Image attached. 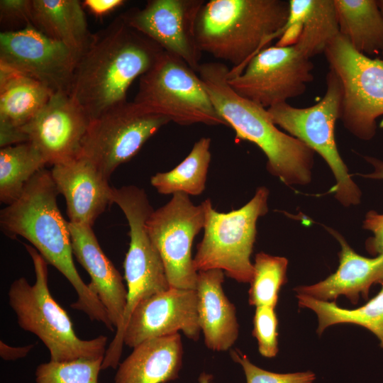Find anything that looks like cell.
<instances>
[{"label": "cell", "mask_w": 383, "mask_h": 383, "mask_svg": "<svg viewBox=\"0 0 383 383\" xmlns=\"http://www.w3.org/2000/svg\"><path fill=\"white\" fill-rule=\"evenodd\" d=\"M123 0H85L82 4L96 16H101L124 4Z\"/></svg>", "instance_id": "e575fe53"}, {"label": "cell", "mask_w": 383, "mask_h": 383, "mask_svg": "<svg viewBox=\"0 0 383 383\" xmlns=\"http://www.w3.org/2000/svg\"><path fill=\"white\" fill-rule=\"evenodd\" d=\"M211 139L203 137L193 145L189 155L174 169L157 172L150 183L162 194L184 193L196 196L205 189L211 162Z\"/></svg>", "instance_id": "4316f807"}, {"label": "cell", "mask_w": 383, "mask_h": 383, "mask_svg": "<svg viewBox=\"0 0 383 383\" xmlns=\"http://www.w3.org/2000/svg\"><path fill=\"white\" fill-rule=\"evenodd\" d=\"M163 51L118 16L93 35L80 55L70 95L91 121L127 101L131 84L152 67Z\"/></svg>", "instance_id": "7a4b0ae2"}, {"label": "cell", "mask_w": 383, "mask_h": 383, "mask_svg": "<svg viewBox=\"0 0 383 383\" xmlns=\"http://www.w3.org/2000/svg\"><path fill=\"white\" fill-rule=\"evenodd\" d=\"M287 266L286 257L262 252L256 254L248 292L250 305L276 307L279 290L287 281Z\"/></svg>", "instance_id": "f1b7e54d"}, {"label": "cell", "mask_w": 383, "mask_h": 383, "mask_svg": "<svg viewBox=\"0 0 383 383\" xmlns=\"http://www.w3.org/2000/svg\"><path fill=\"white\" fill-rule=\"evenodd\" d=\"M57 194L50 171L41 170L18 198L1 210V228L9 237L19 235L26 239L48 264L68 280L77 294L76 301L71 304L72 309L113 331L106 309L75 267L68 221L57 206Z\"/></svg>", "instance_id": "6da1fadb"}, {"label": "cell", "mask_w": 383, "mask_h": 383, "mask_svg": "<svg viewBox=\"0 0 383 383\" xmlns=\"http://www.w3.org/2000/svg\"><path fill=\"white\" fill-rule=\"evenodd\" d=\"M50 172L58 194L65 199L71 223L92 227L113 204L109 179L83 155L52 165Z\"/></svg>", "instance_id": "e0dca14e"}, {"label": "cell", "mask_w": 383, "mask_h": 383, "mask_svg": "<svg viewBox=\"0 0 383 383\" xmlns=\"http://www.w3.org/2000/svg\"><path fill=\"white\" fill-rule=\"evenodd\" d=\"M82 5L78 0H32L31 25L80 56L94 35Z\"/></svg>", "instance_id": "cb8c5ba5"}, {"label": "cell", "mask_w": 383, "mask_h": 383, "mask_svg": "<svg viewBox=\"0 0 383 383\" xmlns=\"http://www.w3.org/2000/svg\"><path fill=\"white\" fill-rule=\"evenodd\" d=\"M204 3L203 0H150L144 7L131 8L120 16L130 27L197 72L201 51L196 24Z\"/></svg>", "instance_id": "5bb4252c"}, {"label": "cell", "mask_w": 383, "mask_h": 383, "mask_svg": "<svg viewBox=\"0 0 383 383\" xmlns=\"http://www.w3.org/2000/svg\"><path fill=\"white\" fill-rule=\"evenodd\" d=\"M289 9L284 0L209 1L196 21L199 48L232 64L228 77L238 75L267 43L280 38Z\"/></svg>", "instance_id": "277c9868"}, {"label": "cell", "mask_w": 383, "mask_h": 383, "mask_svg": "<svg viewBox=\"0 0 383 383\" xmlns=\"http://www.w3.org/2000/svg\"><path fill=\"white\" fill-rule=\"evenodd\" d=\"M33 348L34 344L13 347L1 340L0 356L4 360H16L27 356Z\"/></svg>", "instance_id": "d590c367"}, {"label": "cell", "mask_w": 383, "mask_h": 383, "mask_svg": "<svg viewBox=\"0 0 383 383\" xmlns=\"http://www.w3.org/2000/svg\"><path fill=\"white\" fill-rule=\"evenodd\" d=\"M167 117L128 101L101 113L89 123L81 155L109 179L119 165L129 161L162 126Z\"/></svg>", "instance_id": "30bf717a"}, {"label": "cell", "mask_w": 383, "mask_h": 383, "mask_svg": "<svg viewBox=\"0 0 383 383\" xmlns=\"http://www.w3.org/2000/svg\"><path fill=\"white\" fill-rule=\"evenodd\" d=\"M48 162L30 142L0 150V201L9 205L22 193L29 181Z\"/></svg>", "instance_id": "83f0119b"}, {"label": "cell", "mask_w": 383, "mask_h": 383, "mask_svg": "<svg viewBox=\"0 0 383 383\" xmlns=\"http://www.w3.org/2000/svg\"><path fill=\"white\" fill-rule=\"evenodd\" d=\"M365 159L374 167V171L370 174H359V175L369 179H383V161L370 156H365Z\"/></svg>", "instance_id": "8d00e7d4"}, {"label": "cell", "mask_w": 383, "mask_h": 383, "mask_svg": "<svg viewBox=\"0 0 383 383\" xmlns=\"http://www.w3.org/2000/svg\"><path fill=\"white\" fill-rule=\"evenodd\" d=\"M133 101L179 125L227 126L197 72L165 51L140 77Z\"/></svg>", "instance_id": "ba28073f"}, {"label": "cell", "mask_w": 383, "mask_h": 383, "mask_svg": "<svg viewBox=\"0 0 383 383\" xmlns=\"http://www.w3.org/2000/svg\"><path fill=\"white\" fill-rule=\"evenodd\" d=\"M229 68L222 62L200 65V77L218 113L235 133V138L256 145L267 157V170L285 185L311 181L315 152L281 131L267 109L239 96L228 84Z\"/></svg>", "instance_id": "3957f363"}, {"label": "cell", "mask_w": 383, "mask_h": 383, "mask_svg": "<svg viewBox=\"0 0 383 383\" xmlns=\"http://www.w3.org/2000/svg\"><path fill=\"white\" fill-rule=\"evenodd\" d=\"M196 341L201 328L196 290L169 288L142 301L129 318L123 343L134 348L149 339L179 333Z\"/></svg>", "instance_id": "9a60e30c"}, {"label": "cell", "mask_w": 383, "mask_h": 383, "mask_svg": "<svg viewBox=\"0 0 383 383\" xmlns=\"http://www.w3.org/2000/svg\"><path fill=\"white\" fill-rule=\"evenodd\" d=\"M230 355L242 366L247 383H312L316 379L315 374L311 371L279 374L262 370L237 349L231 350Z\"/></svg>", "instance_id": "1f68e13d"}, {"label": "cell", "mask_w": 383, "mask_h": 383, "mask_svg": "<svg viewBox=\"0 0 383 383\" xmlns=\"http://www.w3.org/2000/svg\"><path fill=\"white\" fill-rule=\"evenodd\" d=\"M269 190L257 189L243 206L228 213L216 211L209 199L204 208V234L193 258L196 272L219 269L240 283H250L253 274L250 261L256 238L257 219L268 211Z\"/></svg>", "instance_id": "52a82bcc"}, {"label": "cell", "mask_w": 383, "mask_h": 383, "mask_svg": "<svg viewBox=\"0 0 383 383\" xmlns=\"http://www.w3.org/2000/svg\"><path fill=\"white\" fill-rule=\"evenodd\" d=\"M378 294L362 306L353 309L338 306L335 301H323L296 294L299 306L313 310L318 317L317 333L321 335L326 328L340 323L361 326L374 334L383 348V280Z\"/></svg>", "instance_id": "484cf974"}, {"label": "cell", "mask_w": 383, "mask_h": 383, "mask_svg": "<svg viewBox=\"0 0 383 383\" xmlns=\"http://www.w3.org/2000/svg\"><path fill=\"white\" fill-rule=\"evenodd\" d=\"M327 229L341 247L337 270L318 283L300 286L294 291L323 301H335L338 296H345L356 304L360 296L367 299L372 285L383 280V255L373 258L362 256L354 251L339 233Z\"/></svg>", "instance_id": "d6986e66"}, {"label": "cell", "mask_w": 383, "mask_h": 383, "mask_svg": "<svg viewBox=\"0 0 383 383\" xmlns=\"http://www.w3.org/2000/svg\"><path fill=\"white\" fill-rule=\"evenodd\" d=\"M343 99L342 82L329 69L325 94L314 105L296 108L284 102L267 109L277 126L303 142L325 160L336 181L331 192L342 205L350 206L360 202L362 193L352 179L335 142V126L341 117Z\"/></svg>", "instance_id": "8992f818"}, {"label": "cell", "mask_w": 383, "mask_h": 383, "mask_svg": "<svg viewBox=\"0 0 383 383\" xmlns=\"http://www.w3.org/2000/svg\"><path fill=\"white\" fill-rule=\"evenodd\" d=\"M289 16L278 46L294 45L304 56L323 53L340 34L334 0H289Z\"/></svg>", "instance_id": "ffe728a7"}, {"label": "cell", "mask_w": 383, "mask_h": 383, "mask_svg": "<svg viewBox=\"0 0 383 383\" xmlns=\"http://www.w3.org/2000/svg\"><path fill=\"white\" fill-rule=\"evenodd\" d=\"M377 4L382 12V14L383 16V0H377ZM382 55H383V52H382Z\"/></svg>", "instance_id": "f35d334b"}, {"label": "cell", "mask_w": 383, "mask_h": 383, "mask_svg": "<svg viewBox=\"0 0 383 383\" xmlns=\"http://www.w3.org/2000/svg\"><path fill=\"white\" fill-rule=\"evenodd\" d=\"M104 357L69 361L50 360L35 370L36 383H100L99 375Z\"/></svg>", "instance_id": "f546056e"}, {"label": "cell", "mask_w": 383, "mask_h": 383, "mask_svg": "<svg viewBox=\"0 0 383 383\" xmlns=\"http://www.w3.org/2000/svg\"><path fill=\"white\" fill-rule=\"evenodd\" d=\"M340 34L368 57L383 52V16L377 0H334Z\"/></svg>", "instance_id": "d4e9b609"}, {"label": "cell", "mask_w": 383, "mask_h": 383, "mask_svg": "<svg viewBox=\"0 0 383 383\" xmlns=\"http://www.w3.org/2000/svg\"><path fill=\"white\" fill-rule=\"evenodd\" d=\"M25 248L33 262L35 281L31 285L25 277H20L8 292L9 304L18 326L44 343L52 361L104 357L108 338L101 335L83 340L77 335L67 313L50 292L48 264L35 248L27 244Z\"/></svg>", "instance_id": "5b68a950"}, {"label": "cell", "mask_w": 383, "mask_h": 383, "mask_svg": "<svg viewBox=\"0 0 383 383\" xmlns=\"http://www.w3.org/2000/svg\"><path fill=\"white\" fill-rule=\"evenodd\" d=\"M89 123L87 115L72 96L59 92L51 95L22 131L48 164L54 165L81 155Z\"/></svg>", "instance_id": "2e32d148"}, {"label": "cell", "mask_w": 383, "mask_h": 383, "mask_svg": "<svg viewBox=\"0 0 383 383\" xmlns=\"http://www.w3.org/2000/svg\"><path fill=\"white\" fill-rule=\"evenodd\" d=\"M213 376L211 374L201 373L199 377V383H212Z\"/></svg>", "instance_id": "74e56055"}, {"label": "cell", "mask_w": 383, "mask_h": 383, "mask_svg": "<svg viewBox=\"0 0 383 383\" xmlns=\"http://www.w3.org/2000/svg\"><path fill=\"white\" fill-rule=\"evenodd\" d=\"M52 93L40 82L0 65V139L11 143L43 108ZM25 135V134H24Z\"/></svg>", "instance_id": "7402d4cb"}, {"label": "cell", "mask_w": 383, "mask_h": 383, "mask_svg": "<svg viewBox=\"0 0 383 383\" xmlns=\"http://www.w3.org/2000/svg\"><path fill=\"white\" fill-rule=\"evenodd\" d=\"M204 221L203 204L194 205L189 195L181 192L174 194L148 218L147 229L170 288L196 290L198 272L194 267L192 248Z\"/></svg>", "instance_id": "8fae6325"}, {"label": "cell", "mask_w": 383, "mask_h": 383, "mask_svg": "<svg viewBox=\"0 0 383 383\" xmlns=\"http://www.w3.org/2000/svg\"><path fill=\"white\" fill-rule=\"evenodd\" d=\"M313 70L294 45H275L260 50L238 75L228 76V83L241 97L268 109L302 95L313 80Z\"/></svg>", "instance_id": "7c38bea8"}, {"label": "cell", "mask_w": 383, "mask_h": 383, "mask_svg": "<svg viewBox=\"0 0 383 383\" xmlns=\"http://www.w3.org/2000/svg\"><path fill=\"white\" fill-rule=\"evenodd\" d=\"M223 282L221 270L198 272L196 292L199 326L206 346L218 352L228 350L239 333L235 308L223 290Z\"/></svg>", "instance_id": "44dd1931"}, {"label": "cell", "mask_w": 383, "mask_h": 383, "mask_svg": "<svg viewBox=\"0 0 383 383\" xmlns=\"http://www.w3.org/2000/svg\"><path fill=\"white\" fill-rule=\"evenodd\" d=\"M274 307H256L253 317L252 335L257 339L261 355L271 358L277 355L278 348V318Z\"/></svg>", "instance_id": "4dcf8cb0"}, {"label": "cell", "mask_w": 383, "mask_h": 383, "mask_svg": "<svg viewBox=\"0 0 383 383\" xmlns=\"http://www.w3.org/2000/svg\"><path fill=\"white\" fill-rule=\"evenodd\" d=\"M68 226L73 255L90 276L88 284L117 331L122 323L127 299L123 278L103 252L91 226L70 221Z\"/></svg>", "instance_id": "ac0fdd59"}, {"label": "cell", "mask_w": 383, "mask_h": 383, "mask_svg": "<svg viewBox=\"0 0 383 383\" xmlns=\"http://www.w3.org/2000/svg\"><path fill=\"white\" fill-rule=\"evenodd\" d=\"M329 69L343 87L340 120L354 136L370 140L377 131V119L383 115V60L357 51L339 34L324 52Z\"/></svg>", "instance_id": "9c48e42d"}, {"label": "cell", "mask_w": 383, "mask_h": 383, "mask_svg": "<svg viewBox=\"0 0 383 383\" xmlns=\"http://www.w3.org/2000/svg\"><path fill=\"white\" fill-rule=\"evenodd\" d=\"M79 57L31 24L0 33V65L35 79L52 93L70 94Z\"/></svg>", "instance_id": "4fadbf2b"}, {"label": "cell", "mask_w": 383, "mask_h": 383, "mask_svg": "<svg viewBox=\"0 0 383 383\" xmlns=\"http://www.w3.org/2000/svg\"><path fill=\"white\" fill-rule=\"evenodd\" d=\"M362 227L373 233V236L366 240L367 251L375 256L383 255V214L374 211H369Z\"/></svg>", "instance_id": "836d02e7"}, {"label": "cell", "mask_w": 383, "mask_h": 383, "mask_svg": "<svg viewBox=\"0 0 383 383\" xmlns=\"http://www.w3.org/2000/svg\"><path fill=\"white\" fill-rule=\"evenodd\" d=\"M32 0H1V21L31 24Z\"/></svg>", "instance_id": "d6a6232c"}, {"label": "cell", "mask_w": 383, "mask_h": 383, "mask_svg": "<svg viewBox=\"0 0 383 383\" xmlns=\"http://www.w3.org/2000/svg\"><path fill=\"white\" fill-rule=\"evenodd\" d=\"M182 355L179 333L143 341L118 365L114 383H167L174 380L182 367Z\"/></svg>", "instance_id": "603a6c76"}]
</instances>
